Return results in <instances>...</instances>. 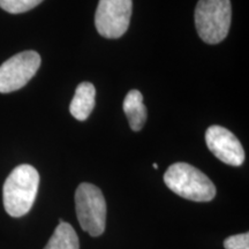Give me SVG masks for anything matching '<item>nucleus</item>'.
<instances>
[{"instance_id": "nucleus-2", "label": "nucleus", "mask_w": 249, "mask_h": 249, "mask_svg": "<svg viewBox=\"0 0 249 249\" xmlns=\"http://www.w3.org/2000/svg\"><path fill=\"white\" fill-rule=\"evenodd\" d=\"M164 182L173 193L187 200L209 202L216 195V187L203 172L187 163H176L164 174Z\"/></svg>"}, {"instance_id": "nucleus-10", "label": "nucleus", "mask_w": 249, "mask_h": 249, "mask_svg": "<svg viewBox=\"0 0 249 249\" xmlns=\"http://www.w3.org/2000/svg\"><path fill=\"white\" fill-rule=\"evenodd\" d=\"M44 249H80L79 236L73 226L60 222Z\"/></svg>"}, {"instance_id": "nucleus-9", "label": "nucleus", "mask_w": 249, "mask_h": 249, "mask_svg": "<svg viewBox=\"0 0 249 249\" xmlns=\"http://www.w3.org/2000/svg\"><path fill=\"white\" fill-rule=\"evenodd\" d=\"M124 111L128 118L130 128L139 132L147 120V108L143 104V96L139 90H130L124 101Z\"/></svg>"}, {"instance_id": "nucleus-8", "label": "nucleus", "mask_w": 249, "mask_h": 249, "mask_svg": "<svg viewBox=\"0 0 249 249\" xmlns=\"http://www.w3.org/2000/svg\"><path fill=\"white\" fill-rule=\"evenodd\" d=\"M96 90L90 82H82L77 86L73 101L70 105V111L75 119L85 121L95 107Z\"/></svg>"}, {"instance_id": "nucleus-4", "label": "nucleus", "mask_w": 249, "mask_h": 249, "mask_svg": "<svg viewBox=\"0 0 249 249\" xmlns=\"http://www.w3.org/2000/svg\"><path fill=\"white\" fill-rule=\"evenodd\" d=\"M76 216L83 231L91 236H99L107 225V202L101 189L83 182L75 193Z\"/></svg>"}, {"instance_id": "nucleus-11", "label": "nucleus", "mask_w": 249, "mask_h": 249, "mask_svg": "<svg viewBox=\"0 0 249 249\" xmlns=\"http://www.w3.org/2000/svg\"><path fill=\"white\" fill-rule=\"evenodd\" d=\"M43 0H0V8L11 14H20L38 6Z\"/></svg>"}, {"instance_id": "nucleus-12", "label": "nucleus", "mask_w": 249, "mask_h": 249, "mask_svg": "<svg viewBox=\"0 0 249 249\" xmlns=\"http://www.w3.org/2000/svg\"><path fill=\"white\" fill-rule=\"evenodd\" d=\"M225 249H249V234L247 232L229 236L224 241Z\"/></svg>"}, {"instance_id": "nucleus-7", "label": "nucleus", "mask_w": 249, "mask_h": 249, "mask_svg": "<svg viewBox=\"0 0 249 249\" xmlns=\"http://www.w3.org/2000/svg\"><path fill=\"white\" fill-rule=\"evenodd\" d=\"M208 148L223 163L240 166L245 161V150L240 141L229 129L222 126H211L205 133Z\"/></svg>"}, {"instance_id": "nucleus-13", "label": "nucleus", "mask_w": 249, "mask_h": 249, "mask_svg": "<svg viewBox=\"0 0 249 249\" xmlns=\"http://www.w3.org/2000/svg\"><path fill=\"white\" fill-rule=\"evenodd\" d=\"M154 169H156V170H157V169H158V165H157V164H156V163L154 164Z\"/></svg>"}, {"instance_id": "nucleus-5", "label": "nucleus", "mask_w": 249, "mask_h": 249, "mask_svg": "<svg viewBox=\"0 0 249 249\" xmlns=\"http://www.w3.org/2000/svg\"><path fill=\"white\" fill-rule=\"evenodd\" d=\"M132 0H99L95 15L96 29L105 38H119L129 27Z\"/></svg>"}, {"instance_id": "nucleus-3", "label": "nucleus", "mask_w": 249, "mask_h": 249, "mask_svg": "<svg viewBox=\"0 0 249 249\" xmlns=\"http://www.w3.org/2000/svg\"><path fill=\"white\" fill-rule=\"evenodd\" d=\"M230 0H198L195 8V26L198 36L208 44H218L231 26Z\"/></svg>"}, {"instance_id": "nucleus-1", "label": "nucleus", "mask_w": 249, "mask_h": 249, "mask_svg": "<svg viewBox=\"0 0 249 249\" xmlns=\"http://www.w3.org/2000/svg\"><path fill=\"white\" fill-rule=\"evenodd\" d=\"M39 186V174L34 166L20 165L12 171L2 189L4 207L12 217H22L29 213L35 202Z\"/></svg>"}, {"instance_id": "nucleus-6", "label": "nucleus", "mask_w": 249, "mask_h": 249, "mask_svg": "<svg viewBox=\"0 0 249 249\" xmlns=\"http://www.w3.org/2000/svg\"><path fill=\"white\" fill-rule=\"evenodd\" d=\"M40 66L36 51H24L9 58L0 66V92L8 93L23 88Z\"/></svg>"}]
</instances>
